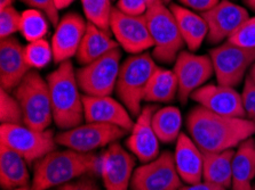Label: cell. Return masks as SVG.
I'll list each match as a JSON object with an SVG mask.
<instances>
[{"mask_svg": "<svg viewBox=\"0 0 255 190\" xmlns=\"http://www.w3.org/2000/svg\"><path fill=\"white\" fill-rule=\"evenodd\" d=\"M187 129L203 153H220L238 147L255 134V123L246 118H228L197 106L187 116Z\"/></svg>", "mask_w": 255, "mask_h": 190, "instance_id": "1", "label": "cell"}, {"mask_svg": "<svg viewBox=\"0 0 255 190\" xmlns=\"http://www.w3.org/2000/svg\"><path fill=\"white\" fill-rule=\"evenodd\" d=\"M84 176H101V154L55 149L36 162L31 189L48 190Z\"/></svg>", "mask_w": 255, "mask_h": 190, "instance_id": "2", "label": "cell"}, {"mask_svg": "<svg viewBox=\"0 0 255 190\" xmlns=\"http://www.w3.org/2000/svg\"><path fill=\"white\" fill-rule=\"evenodd\" d=\"M47 83L54 123L61 130L82 126L85 121L84 103L71 61L61 63L55 71L48 74Z\"/></svg>", "mask_w": 255, "mask_h": 190, "instance_id": "3", "label": "cell"}, {"mask_svg": "<svg viewBox=\"0 0 255 190\" xmlns=\"http://www.w3.org/2000/svg\"><path fill=\"white\" fill-rule=\"evenodd\" d=\"M156 68L154 60L146 53L130 56L121 65L116 91L130 115H140L146 88Z\"/></svg>", "mask_w": 255, "mask_h": 190, "instance_id": "4", "label": "cell"}, {"mask_svg": "<svg viewBox=\"0 0 255 190\" xmlns=\"http://www.w3.org/2000/svg\"><path fill=\"white\" fill-rule=\"evenodd\" d=\"M14 97L21 105L23 124L32 130H47L53 120L47 81L39 73L31 69L14 89Z\"/></svg>", "mask_w": 255, "mask_h": 190, "instance_id": "5", "label": "cell"}, {"mask_svg": "<svg viewBox=\"0 0 255 190\" xmlns=\"http://www.w3.org/2000/svg\"><path fill=\"white\" fill-rule=\"evenodd\" d=\"M144 15L153 41V58L172 64L185 45L175 17L163 0H156Z\"/></svg>", "mask_w": 255, "mask_h": 190, "instance_id": "6", "label": "cell"}, {"mask_svg": "<svg viewBox=\"0 0 255 190\" xmlns=\"http://www.w3.org/2000/svg\"><path fill=\"white\" fill-rule=\"evenodd\" d=\"M0 143L15 150L30 164L55 150L57 145L51 130L37 131L22 124H1Z\"/></svg>", "mask_w": 255, "mask_h": 190, "instance_id": "7", "label": "cell"}, {"mask_svg": "<svg viewBox=\"0 0 255 190\" xmlns=\"http://www.w3.org/2000/svg\"><path fill=\"white\" fill-rule=\"evenodd\" d=\"M122 52L114 49L92 63L77 69L78 86L87 96H111L117 84Z\"/></svg>", "mask_w": 255, "mask_h": 190, "instance_id": "8", "label": "cell"}, {"mask_svg": "<svg viewBox=\"0 0 255 190\" xmlns=\"http://www.w3.org/2000/svg\"><path fill=\"white\" fill-rule=\"evenodd\" d=\"M210 56L218 83L235 88L255 63V48H242L227 41L212 49Z\"/></svg>", "mask_w": 255, "mask_h": 190, "instance_id": "9", "label": "cell"}, {"mask_svg": "<svg viewBox=\"0 0 255 190\" xmlns=\"http://www.w3.org/2000/svg\"><path fill=\"white\" fill-rule=\"evenodd\" d=\"M127 133L122 127L102 123H86L64 130L56 135V142L79 153H93V150L109 146Z\"/></svg>", "mask_w": 255, "mask_h": 190, "instance_id": "10", "label": "cell"}, {"mask_svg": "<svg viewBox=\"0 0 255 190\" xmlns=\"http://www.w3.org/2000/svg\"><path fill=\"white\" fill-rule=\"evenodd\" d=\"M176 171L174 155L164 152L153 161L144 163L134 171L132 190H180L182 182Z\"/></svg>", "mask_w": 255, "mask_h": 190, "instance_id": "11", "label": "cell"}, {"mask_svg": "<svg viewBox=\"0 0 255 190\" xmlns=\"http://www.w3.org/2000/svg\"><path fill=\"white\" fill-rule=\"evenodd\" d=\"M110 29L116 40L127 53L138 55L153 47L145 15H129L114 7Z\"/></svg>", "mask_w": 255, "mask_h": 190, "instance_id": "12", "label": "cell"}, {"mask_svg": "<svg viewBox=\"0 0 255 190\" xmlns=\"http://www.w3.org/2000/svg\"><path fill=\"white\" fill-rule=\"evenodd\" d=\"M173 72L179 82L180 102L185 104L191 95L203 87L214 72L211 56L195 55L189 52H181L174 63Z\"/></svg>", "mask_w": 255, "mask_h": 190, "instance_id": "13", "label": "cell"}, {"mask_svg": "<svg viewBox=\"0 0 255 190\" xmlns=\"http://www.w3.org/2000/svg\"><path fill=\"white\" fill-rule=\"evenodd\" d=\"M135 157L119 142L101 154V176L106 190H128L134 174Z\"/></svg>", "mask_w": 255, "mask_h": 190, "instance_id": "14", "label": "cell"}, {"mask_svg": "<svg viewBox=\"0 0 255 190\" xmlns=\"http://www.w3.org/2000/svg\"><path fill=\"white\" fill-rule=\"evenodd\" d=\"M202 16L208 26L207 42L218 45L233 36L250 18V14L230 0H221L213 8L202 13Z\"/></svg>", "mask_w": 255, "mask_h": 190, "instance_id": "15", "label": "cell"}, {"mask_svg": "<svg viewBox=\"0 0 255 190\" xmlns=\"http://www.w3.org/2000/svg\"><path fill=\"white\" fill-rule=\"evenodd\" d=\"M192 100L215 114L228 118H246L242 95L233 87L206 84L191 95Z\"/></svg>", "mask_w": 255, "mask_h": 190, "instance_id": "16", "label": "cell"}, {"mask_svg": "<svg viewBox=\"0 0 255 190\" xmlns=\"http://www.w3.org/2000/svg\"><path fill=\"white\" fill-rule=\"evenodd\" d=\"M158 110L156 105H146L134 122L126 147L143 164L159 156V139L152 127V116Z\"/></svg>", "mask_w": 255, "mask_h": 190, "instance_id": "17", "label": "cell"}, {"mask_svg": "<svg viewBox=\"0 0 255 190\" xmlns=\"http://www.w3.org/2000/svg\"><path fill=\"white\" fill-rule=\"evenodd\" d=\"M85 121L111 124L132 131L134 122L128 110L110 96H83Z\"/></svg>", "mask_w": 255, "mask_h": 190, "instance_id": "18", "label": "cell"}, {"mask_svg": "<svg viewBox=\"0 0 255 190\" xmlns=\"http://www.w3.org/2000/svg\"><path fill=\"white\" fill-rule=\"evenodd\" d=\"M87 24L77 13H69L60 19L52 39L53 60L61 64L77 55L86 32Z\"/></svg>", "mask_w": 255, "mask_h": 190, "instance_id": "19", "label": "cell"}, {"mask_svg": "<svg viewBox=\"0 0 255 190\" xmlns=\"http://www.w3.org/2000/svg\"><path fill=\"white\" fill-rule=\"evenodd\" d=\"M31 71L24 57V47L16 38L1 39L0 42V84L6 91L14 90Z\"/></svg>", "mask_w": 255, "mask_h": 190, "instance_id": "20", "label": "cell"}, {"mask_svg": "<svg viewBox=\"0 0 255 190\" xmlns=\"http://www.w3.org/2000/svg\"><path fill=\"white\" fill-rule=\"evenodd\" d=\"M173 155L176 171L185 184L195 185L202 182L204 154L188 134L181 132Z\"/></svg>", "mask_w": 255, "mask_h": 190, "instance_id": "21", "label": "cell"}, {"mask_svg": "<svg viewBox=\"0 0 255 190\" xmlns=\"http://www.w3.org/2000/svg\"><path fill=\"white\" fill-rule=\"evenodd\" d=\"M26 163L20 154L0 143V185L2 189L28 187L30 174Z\"/></svg>", "mask_w": 255, "mask_h": 190, "instance_id": "22", "label": "cell"}, {"mask_svg": "<svg viewBox=\"0 0 255 190\" xmlns=\"http://www.w3.org/2000/svg\"><path fill=\"white\" fill-rule=\"evenodd\" d=\"M169 9L176 19L184 44L188 46L191 52H196L207 38L208 26L206 21L202 15L194 13L187 7L172 3L169 6Z\"/></svg>", "mask_w": 255, "mask_h": 190, "instance_id": "23", "label": "cell"}, {"mask_svg": "<svg viewBox=\"0 0 255 190\" xmlns=\"http://www.w3.org/2000/svg\"><path fill=\"white\" fill-rule=\"evenodd\" d=\"M118 46V42L115 41L107 31L88 22L86 32L77 52L76 58L79 64L87 65L113 52L114 49L119 48Z\"/></svg>", "mask_w": 255, "mask_h": 190, "instance_id": "24", "label": "cell"}, {"mask_svg": "<svg viewBox=\"0 0 255 190\" xmlns=\"http://www.w3.org/2000/svg\"><path fill=\"white\" fill-rule=\"evenodd\" d=\"M255 178V140L251 137L237 147L233 161V190H253Z\"/></svg>", "mask_w": 255, "mask_h": 190, "instance_id": "25", "label": "cell"}, {"mask_svg": "<svg viewBox=\"0 0 255 190\" xmlns=\"http://www.w3.org/2000/svg\"><path fill=\"white\" fill-rule=\"evenodd\" d=\"M235 152L234 149H228L220 153H203V180L220 185L227 189L231 188Z\"/></svg>", "mask_w": 255, "mask_h": 190, "instance_id": "26", "label": "cell"}, {"mask_svg": "<svg viewBox=\"0 0 255 190\" xmlns=\"http://www.w3.org/2000/svg\"><path fill=\"white\" fill-rule=\"evenodd\" d=\"M179 92V82L171 69L158 67L154 69L144 95V102L169 103Z\"/></svg>", "mask_w": 255, "mask_h": 190, "instance_id": "27", "label": "cell"}, {"mask_svg": "<svg viewBox=\"0 0 255 190\" xmlns=\"http://www.w3.org/2000/svg\"><path fill=\"white\" fill-rule=\"evenodd\" d=\"M152 127L159 141L172 143L181 134L182 114L179 108L173 106L158 108L152 116Z\"/></svg>", "mask_w": 255, "mask_h": 190, "instance_id": "28", "label": "cell"}, {"mask_svg": "<svg viewBox=\"0 0 255 190\" xmlns=\"http://www.w3.org/2000/svg\"><path fill=\"white\" fill-rule=\"evenodd\" d=\"M47 19L38 9L24 10L21 15L20 32L29 42L41 40L48 32Z\"/></svg>", "mask_w": 255, "mask_h": 190, "instance_id": "29", "label": "cell"}, {"mask_svg": "<svg viewBox=\"0 0 255 190\" xmlns=\"http://www.w3.org/2000/svg\"><path fill=\"white\" fill-rule=\"evenodd\" d=\"M82 3L88 22L109 32L114 9L111 0H82Z\"/></svg>", "mask_w": 255, "mask_h": 190, "instance_id": "30", "label": "cell"}, {"mask_svg": "<svg viewBox=\"0 0 255 190\" xmlns=\"http://www.w3.org/2000/svg\"><path fill=\"white\" fill-rule=\"evenodd\" d=\"M24 57L30 68H44L53 60L52 45L45 39L30 42L24 47Z\"/></svg>", "mask_w": 255, "mask_h": 190, "instance_id": "31", "label": "cell"}, {"mask_svg": "<svg viewBox=\"0 0 255 190\" xmlns=\"http://www.w3.org/2000/svg\"><path fill=\"white\" fill-rule=\"evenodd\" d=\"M0 121L1 124L23 123V112L20 103L3 89L0 90Z\"/></svg>", "mask_w": 255, "mask_h": 190, "instance_id": "32", "label": "cell"}, {"mask_svg": "<svg viewBox=\"0 0 255 190\" xmlns=\"http://www.w3.org/2000/svg\"><path fill=\"white\" fill-rule=\"evenodd\" d=\"M227 41L242 48H255V17H250Z\"/></svg>", "mask_w": 255, "mask_h": 190, "instance_id": "33", "label": "cell"}, {"mask_svg": "<svg viewBox=\"0 0 255 190\" xmlns=\"http://www.w3.org/2000/svg\"><path fill=\"white\" fill-rule=\"evenodd\" d=\"M21 15L13 6L0 10V37L6 39L20 31Z\"/></svg>", "mask_w": 255, "mask_h": 190, "instance_id": "34", "label": "cell"}, {"mask_svg": "<svg viewBox=\"0 0 255 190\" xmlns=\"http://www.w3.org/2000/svg\"><path fill=\"white\" fill-rule=\"evenodd\" d=\"M22 1L32 7L33 9H38L44 13L53 25L59 24L60 15L55 0H22Z\"/></svg>", "mask_w": 255, "mask_h": 190, "instance_id": "35", "label": "cell"}, {"mask_svg": "<svg viewBox=\"0 0 255 190\" xmlns=\"http://www.w3.org/2000/svg\"><path fill=\"white\" fill-rule=\"evenodd\" d=\"M243 105L246 113V119L255 123V84L250 79V76L246 77L244 90L242 94Z\"/></svg>", "mask_w": 255, "mask_h": 190, "instance_id": "36", "label": "cell"}, {"mask_svg": "<svg viewBox=\"0 0 255 190\" xmlns=\"http://www.w3.org/2000/svg\"><path fill=\"white\" fill-rule=\"evenodd\" d=\"M156 0H118V8L129 15H144Z\"/></svg>", "mask_w": 255, "mask_h": 190, "instance_id": "37", "label": "cell"}, {"mask_svg": "<svg viewBox=\"0 0 255 190\" xmlns=\"http://www.w3.org/2000/svg\"><path fill=\"white\" fill-rule=\"evenodd\" d=\"M57 190H101L92 176H84L79 179L60 186Z\"/></svg>", "mask_w": 255, "mask_h": 190, "instance_id": "38", "label": "cell"}, {"mask_svg": "<svg viewBox=\"0 0 255 190\" xmlns=\"http://www.w3.org/2000/svg\"><path fill=\"white\" fill-rule=\"evenodd\" d=\"M179 1L185 7L205 13V11L210 10L218 5L220 0H179Z\"/></svg>", "mask_w": 255, "mask_h": 190, "instance_id": "39", "label": "cell"}, {"mask_svg": "<svg viewBox=\"0 0 255 190\" xmlns=\"http://www.w3.org/2000/svg\"><path fill=\"white\" fill-rule=\"evenodd\" d=\"M180 190H228L227 188L222 187V186L212 184V182H198V184L195 185H188L185 187H181Z\"/></svg>", "mask_w": 255, "mask_h": 190, "instance_id": "40", "label": "cell"}, {"mask_svg": "<svg viewBox=\"0 0 255 190\" xmlns=\"http://www.w3.org/2000/svg\"><path fill=\"white\" fill-rule=\"evenodd\" d=\"M73 1H75V0H55V3H56V7L60 10V9L67 8V7L70 6Z\"/></svg>", "mask_w": 255, "mask_h": 190, "instance_id": "41", "label": "cell"}, {"mask_svg": "<svg viewBox=\"0 0 255 190\" xmlns=\"http://www.w3.org/2000/svg\"><path fill=\"white\" fill-rule=\"evenodd\" d=\"M14 0H0V10L5 9L7 7H10L13 5Z\"/></svg>", "mask_w": 255, "mask_h": 190, "instance_id": "42", "label": "cell"}, {"mask_svg": "<svg viewBox=\"0 0 255 190\" xmlns=\"http://www.w3.org/2000/svg\"><path fill=\"white\" fill-rule=\"evenodd\" d=\"M249 76H250V79L253 81V83L255 84V63L252 65V67L250 68V74H249Z\"/></svg>", "mask_w": 255, "mask_h": 190, "instance_id": "43", "label": "cell"}, {"mask_svg": "<svg viewBox=\"0 0 255 190\" xmlns=\"http://www.w3.org/2000/svg\"><path fill=\"white\" fill-rule=\"evenodd\" d=\"M244 1L246 2V5L249 6L251 9L255 10V0H244Z\"/></svg>", "mask_w": 255, "mask_h": 190, "instance_id": "44", "label": "cell"}, {"mask_svg": "<svg viewBox=\"0 0 255 190\" xmlns=\"http://www.w3.org/2000/svg\"><path fill=\"white\" fill-rule=\"evenodd\" d=\"M8 190H32L28 187H21V188H14V189H8Z\"/></svg>", "mask_w": 255, "mask_h": 190, "instance_id": "45", "label": "cell"}, {"mask_svg": "<svg viewBox=\"0 0 255 190\" xmlns=\"http://www.w3.org/2000/svg\"><path fill=\"white\" fill-rule=\"evenodd\" d=\"M163 1H164L165 3H168V2H171V1H172V0H163Z\"/></svg>", "mask_w": 255, "mask_h": 190, "instance_id": "46", "label": "cell"}, {"mask_svg": "<svg viewBox=\"0 0 255 190\" xmlns=\"http://www.w3.org/2000/svg\"><path fill=\"white\" fill-rule=\"evenodd\" d=\"M253 190H255V189H253Z\"/></svg>", "mask_w": 255, "mask_h": 190, "instance_id": "47", "label": "cell"}]
</instances>
